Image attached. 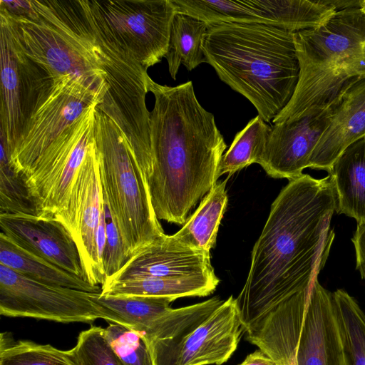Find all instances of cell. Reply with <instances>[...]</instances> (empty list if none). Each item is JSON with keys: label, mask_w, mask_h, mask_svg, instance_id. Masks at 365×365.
I'll return each mask as SVG.
<instances>
[{"label": "cell", "mask_w": 365, "mask_h": 365, "mask_svg": "<svg viewBox=\"0 0 365 365\" xmlns=\"http://www.w3.org/2000/svg\"><path fill=\"white\" fill-rule=\"evenodd\" d=\"M336 209L329 175L317 179L303 174L281 190L236 298L245 327L318 278L334 239L331 222Z\"/></svg>", "instance_id": "cell-1"}, {"label": "cell", "mask_w": 365, "mask_h": 365, "mask_svg": "<svg viewBox=\"0 0 365 365\" xmlns=\"http://www.w3.org/2000/svg\"><path fill=\"white\" fill-rule=\"evenodd\" d=\"M151 160L143 174L158 220L184 225L190 210L217 182L227 148L213 114L195 96L192 81L168 86L150 78Z\"/></svg>", "instance_id": "cell-2"}, {"label": "cell", "mask_w": 365, "mask_h": 365, "mask_svg": "<svg viewBox=\"0 0 365 365\" xmlns=\"http://www.w3.org/2000/svg\"><path fill=\"white\" fill-rule=\"evenodd\" d=\"M294 34L264 24L221 23L209 25L205 35L207 63L266 123L285 108L298 83Z\"/></svg>", "instance_id": "cell-3"}, {"label": "cell", "mask_w": 365, "mask_h": 365, "mask_svg": "<svg viewBox=\"0 0 365 365\" xmlns=\"http://www.w3.org/2000/svg\"><path fill=\"white\" fill-rule=\"evenodd\" d=\"M294 38L299 78L274 124L317 113L351 81L365 78V14L360 8L338 10L319 26L294 32Z\"/></svg>", "instance_id": "cell-4"}, {"label": "cell", "mask_w": 365, "mask_h": 365, "mask_svg": "<svg viewBox=\"0 0 365 365\" xmlns=\"http://www.w3.org/2000/svg\"><path fill=\"white\" fill-rule=\"evenodd\" d=\"M95 142L103 197L128 259L165 234L144 178L115 123L96 106Z\"/></svg>", "instance_id": "cell-5"}, {"label": "cell", "mask_w": 365, "mask_h": 365, "mask_svg": "<svg viewBox=\"0 0 365 365\" xmlns=\"http://www.w3.org/2000/svg\"><path fill=\"white\" fill-rule=\"evenodd\" d=\"M91 23L93 49L107 87L97 108L120 129L143 175L151 160L150 112L145 104L150 77L126 50Z\"/></svg>", "instance_id": "cell-6"}, {"label": "cell", "mask_w": 365, "mask_h": 365, "mask_svg": "<svg viewBox=\"0 0 365 365\" xmlns=\"http://www.w3.org/2000/svg\"><path fill=\"white\" fill-rule=\"evenodd\" d=\"M91 20L143 67L168 52L175 9L171 0H87Z\"/></svg>", "instance_id": "cell-7"}, {"label": "cell", "mask_w": 365, "mask_h": 365, "mask_svg": "<svg viewBox=\"0 0 365 365\" xmlns=\"http://www.w3.org/2000/svg\"><path fill=\"white\" fill-rule=\"evenodd\" d=\"M106 88L104 76L66 75L53 81L10 154L12 165L23 178L68 127L99 103Z\"/></svg>", "instance_id": "cell-8"}, {"label": "cell", "mask_w": 365, "mask_h": 365, "mask_svg": "<svg viewBox=\"0 0 365 365\" xmlns=\"http://www.w3.org/2000/svg\"><path fill=\"white\" fill-rule=\"evenodd\" d=\"M0 24V129L11 154L30 119L47 98L53 80L24 52L2 13Z\"/></svg>", "instance_id": "cell-9"}, {"label": "cell", "mask_w": 365, "mask_h": 365, "mask_svg": "<svg viewBox=\"0 0 365 365\" xmlns=\"http://www.w3.org/2000/svg\"><path fill=\"white\" fill-rule=\"evenodd\" d=\"M89 108L41 154L24 178L41 217L66 205L76 175L95 140L96 109Z\"/></svg>", "instance_id": "cell-10"}, {"label": "cell", "mask_w": 365, "mask_h": 365, "mask_svg": "<svg viewBox=\"0 0 365 365\" xmlns=\"http://www.w3.org/2000/svg\"><path fill=\"white\" fill-rule=\"evenodd\" d=\"M0 13L6 17L24 52L53 81L66 75L104 76L93 49L95 38L70 34L39 17L36 10L29 17L12 16L3 8Z\"/></svg>", "instance_id": "cell-11"}, {"label": "cell", "mask_w": 365, "mask_h": 365, "mask_svg": "<svg viewBox=\"0 0 365 365\" xmlns=\"http://www.w3.org/2000/svg\"><path fill=\"white\" fill-rule=\"evenodd\" d=\"M92 292L40 282L0 264V314L56 322L102 319Z\"/></svg>", "instance_id": "cell-12"}, {"label": "cell", "mask_w": 365, "mask_h": 365, "mask_svg": "<svg viewBox=\"0 0 365 365\" xmlns=\"http://www.w3.org/2000/svg\"><path fill=\"white\" fill-rule=\"evenodd\" d=\"M103 210L99 153L94 140L76 175L65 207L53 218L71 234L79 253L86 279L101 287L106 279L97 245Z\"/></svg>", "instance_id": "cell-13"}, {"label": "cell", "mask_w": 365, "mask_h": 365, "mask_svg": "<svg viewBox=\"0 0 365 365\" xmlns=\"http://www.w3.org/2000/svg\"><path fill=\"white\" fill-rule=\"evenodd\" d=\"M342 91L323 110L272 126L258 163L269 177L290 180L303 175V170L309 168L314 148L341 99Z\"/></svg>", "instance_id": "cell-14"}, {"label": "cell", "mask_w": 365, "mask_h": 365, "mask_svg": "<svg viewBox=\"0 0 365 365\" xmlns=\"http://www.w3.org/2000/svg\"><path fill=\"white\" fill-rule=\"evenodd\" d=\"M297 365H346L333 293L311 285L296 352Z\"/></svg>", "instance_id": "cell-15"}, {"label": "cell", "mask_w": 365, "mask_h": 365, "mask_svg": "<svg viewBox=\"0 0 365 365\" xmlns=\"http://www.w3.org/2000/svg\"><path fill=\"white\" fill-rule=\"evenodd\" d=\"M0 227L1 232L24 249L86 279L71 234L53 217L0 214Z\"/></svg>", "instance_id": "cell-16"}, {"label": "cell", "mask_w": 365, "mask_h": 365, "mask_svg": "<svg viewBox=\"0 0 365 365\" xmlns=\"http://www.w3.org/2000/svg\"><path fill=\"white\" fill-rule=\"evenodd\" d=\"M213 274H215L210 255L185 247L173 235H165L130 257L105 282L141 277L180 278Z\"/></svg>", "instance_id": "cell-17"}, {"label": "cell", "mask_w": 365, "mask_h": 365, "mask_svg": "<svg viewBox=\"0 0 365 365\" xmlns=\"http://www.w3.org/2000/svg\"><path fill=\"white\" fill-rule=\"evenodd\" d=\"M245 327L232 295L182 342L177 365H222L237 348Z\"/></svg>", "instance_id": "cell-18"}, {"label": "cell", "mask_w": 365, "mask_h": 365, "mask_svg": "<svg viewBox=\"0 0 365 365\" xmlns=\"http://www.w3.org/2000/svg\"><path fill=\"white\" fill-rule=\"evenodd\" d=\"M364 136L365 78L354 80L343 89L330 123L314 149L309 168L329 173L344 150Z\"/></svg>", "instance_id": "cell-19"}, {"label": "cell", "mask_w": 365, "mask_h": 365, "mask_svg": "<svg viewBox=\"0 0 365 365\" xmlns=\"http://www.w3.org/2000/svg\"><path fill=\"white\" fill-rule=\"evenodd\" d=\"M102 319L138 332L145 342L157 324L173 309L168 298L91 293Z\"/></svg>", "instance_id": "cell-20"}, {"label": "cell", "mask_w": 365, "mask_h": 365, "mask_svg": "<svg viewBox=\"0 0 365 365\" xmlns=\"http://www.w3.org/2000/svg\"><path fill=\"white\" fill-rule=\"evenodd\" d=\"M329 175L334 186L338 214L365 223V136L348 146L334 163Z\"/></svg>", "instance_id": "cell-21"}, {"label": "cell", "mask_w": 365, "mask_h": 365, "mask_svg": "<svg viewBox=\"0 0 365 365\" xmlns=\"http://www.w3.org/2000/svg\"><path fill=\"white\" fill-rule=\"evenodd\" d=\"M219 282L216 274L180 278L141 277L106 282L101 286V294L163 297L173 302L181 297L210 295Z\"/></svg>", "instance_id": "cell-22"}, {"label": "cell", "mask_w": 365, "mask_h": 365, "mask_svg": "<svg viewBox=\"0 0 365 365\" xmlns=\"http://www.w3.org/2000/svg\"><path fill=\"white\" fill-rule=\"evenodd\" d=\"M0 264L34 280L48 284L101 293V287L71 274L24 249L1 232Z\"/></svg>", "instance_id": "cell-23"}, {"label": "cell", "mask_w": 365, "mask_h": 365, "mask_svg": "<svg viewBox=\"0 0 365 365\" xmlns=\"http://www.w3.org/2000/svg\"><path fill=\"white\" fill-rule=\"evenodd\" d=\"M268 25L292 32L324 24L337 10L331 0H247Z\"/></svg>", "instance_id": "cell-24"}, {"label": "cell", "mask_w": 365, "mask_h": 365, "mask_svg": "<svg viewBox=\"0 0 365 365\" xmlns=\"http://www.w3.org/2000/svg\"><path fill=\"white\" fill-rule=\"evenodd\" d=\"M226 184L227 180L217 182L182 227L173 235L180 243L210 255L227 205Z\"/></svg>", "instance_id": "cell-25"}, {"label": "cell", "mask_w": 365, "mask_h": 365, "mask_svg": "<svg viewBox=\"0 0 365 365\" xmlns=\"http://www.w3.org/2000/svg\"><path fill=\"white\" fill-rule=\"evenodd\" d=\"M209 24L191 16L176 13L173 17L168 49L165 58L175 80L181 64L192 71L207 63L203 45Z\"/></svg>", "instance_id": "cell-26"}, {"label": "cell", "mask_w": 365, "mask_h": 365, "mask_svg": "<svg viewBox=\"0 0 365 365\" xmlns=\"http://www.w3.org/2000/svg\"><path fill=\"white\" fill-rule=\"evenodd\" d=\"M272 126L257 115L237 133L228 149L221 158L218 178L228 176L252 163H259L265 148Z\"/></svg>", "instance_id": "cell-27"}, {"label": "cell", "mask_w": 365, "mask_h": 365, "mask_svg": "<svg viewBox=\"0 0 365 365\" xmlns=\"http://www.w3.org/2000/svg\"><path fill=\"white\" fill-rule=\"evenodd\" d=\"M333 299L346 365H365V313L357 301L342 289L333 292Z\"/></svg>", "instance_id": "cell-28"}, {"label": "cell", "mask_w": 365, "mask_h": 365, "mask_svg": "<svg viewBox=\"0 0 365 365\" xmlns=\"http://www.w3.org/2000/svg\"><path fill=\"white\" fill-rule=\"evenodd\" d=\"M176 13H182L207 24L258 23L267 24L258 16L247 0H171Z\"/></svg>", "instance_id": "cell-29"}, {"label": "cell", "mask_w": 365, "mask_h": 365, "mask_svg": "<svg viewBox=\"0 0 365 365\" xmlns=\"http://www.w3.org/2000/svg\"><path fill=\"white\" fill-rule=\"evenodd\" d=\"M0 214L37 215L29 187L11 163L10 151L0 129Z\"/></svg>", "instance_id": "cell-30"}, {"label": "cell", "mask_w": 365, "mask_h": 365, "mask_svg": "<svg viewBox=\"0 0 365 365\" xmlns=\"http://www.w3.org/2000/svg\"><path fill=\"white\" fill-rule=\"evenodd\" d=\"M0 365H78L71 350L58 349L51 344L31 341H12L11 338L0 344Z\"/></svg>", "instance_id": "cell-31"}, {"label": "cell", "mask_w": 365, "mask_h": 365, "mask_svg": "<svg viewBox=\"0 0 365 365\" xmlns=\"http://www.w3.org/2000/svg\"><path fill=\"white\" fill-rule=\"evenodd\" d=\"M71 351L78 365H123L101 327L82 331Z\"/></svg>", "instance_id": "cell-32"}, {"label": "cell", "mask_w": 365, "mask_h": 365, "mask_svg": "<svg viewBox=\"0 0 365 365\" xmlns=\"http://www.w3.org/2000/svg\"><path fill=\"white\" fill-rule=\"evenodd\" d=\"M108 343L123 365H153L148 346L140 334L120 324L105 329Z\"/></svg>", "instance_id": "cell-33"}, {"label": "cell", "mask_w": 365, "mask_h": 365, "mask_svg": "<svg viewBox=\"0 0 365 365\" xmlns=\"http://www.w3.org/2000/svg\"><path fill=\"white\" fill-rule=\"evenodd\" d=\"M104 200L106 243L102 262L106 279L116 274L128 260L118 229Z\"/></svg>", "instance_id": "cell-34"}, {"label": "cell", "mask_w": 365, "mask_h": 365, "mask_svg": "<svg viewBox=\"0 0 365 365\" xmlns=\"http://www.w3.org/2000/svg\"><path fill=\"white\" fill-rule=\"evenodd\" d=\"M351 241L356 252V269L365 280V223L357 225Z\"/></svg>", "instance_id": "cell-35"}, {"label": "cell", "mask_w": 365, "mask_h": 365, "mask_svg": "<svg viewBox=\"0 0 365 365\" xmlns=\"http://www.w3.org/2000/svg\"><path fill=\"white\" fill-rule=\"evenodd\" d=\"M297 349L293 347H284L275 349L269 354L277 365H297Z\"/></svg>", "instance_id": "cell-36"}, {"label": "cell", "mask_w": 365, "mask_h": 365, "mask_svg": "<svg viewBox=\"0 0 365 365\" xmlns=\"http://www.w3.org/2000/svg\"><path fill=\"white\" fill-rule=\"evenodd\" d=\"M238 365H277L268 355L260 349L250 354L245 360Z\"/></svg>", "instance_id": "cell-37"}, {"label": "cell", "mask_w": 365, "mask_h": 365, "mask_svg": "<svg viewBox=\"0 0 365 365\" xmlns=\"http://www.w3.org/2000/svg\"><path fill=\"white\" fill-rule=\"evenodd\" d=\"M360 9L365 14V1H361Z\"/></svg>", "instance_id": "cell-38"}]
</instances>
